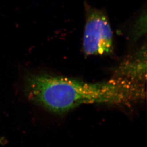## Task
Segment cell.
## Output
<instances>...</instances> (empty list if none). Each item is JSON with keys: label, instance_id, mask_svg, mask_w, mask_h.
<instances>
[{"label": "cell", "instance_id": "obj_1", "mask_svg": "<svg viewBox=\"0 0 147 147\" xmlns=\"http://www.w3.org/2000/svg\"><path fill=\"white\" fill-rule=\"evenodd\" d=\"M24 85L30 100L58 115L84 104L129 106L146 96L145 85L114 77L89 83L48 74H29Z\"/></svg>", "mask_w": 147, "mask_h": 147}, {"label": "cell", "instance_id": "obj_4", "mask_svg": "<svg viewBox=\"0 0 147 147\" xmlns=\"http://www.w3.org/2000/svg\"><path fill=\"white\" fill-rule=\"evenodd\" d=\"M147 32L146 27V11L143 12L135 21L132 29V35L133 39L136 40L145 35Z\"/></svg>", "mask_w": 147, "mask_h": 147}, {"label": "cell", "instance_id": "obj_2", "mask_svg": "<svg viewBox=\"0 0 147 147\" xmlns=\"http://www.w3.org/2000/svg\"><path fill=\"white\" fill-rule=\"evenodd\" d=\"M85 24L83 33V52L86 56H107L113 51V31L103 10L84 3Z\"/></svg>", "mask_w": 147, "mask_h": 147}, {"label": "cell", "instance_id": "obj_3", "mask_svg": "<svg viewBox=\"0 0 147 147\" xmlns=\"http://www.w3.org/2000/svg\"><path fill=\"white\" fill-rule=\"evenodd\" d=\"M147 46L143 44L128 55L113 70V77L146 85Z\"/></svg>", "mask_w": 147, "mask_h": 147}]
</instances>
